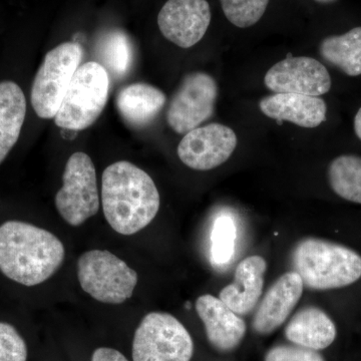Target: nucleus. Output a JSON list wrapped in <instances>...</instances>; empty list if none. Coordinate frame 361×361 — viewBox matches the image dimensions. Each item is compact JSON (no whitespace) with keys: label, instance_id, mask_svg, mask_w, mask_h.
<instances>
[{"label":"nucleus","instance_id":"obj_5","mask_svg":"<svg viewBox=\"0 0 361 361\" xmlns=\"http://www.w3.org/2000/svg\"><path fill=\"white\" fill-rule=\"evenodd\" d=\"M80 286L92 298L106 304H122L132 297L137 274L110 251L85 252L78 261Z\"/></svg>","mask_w":361,"mask_h":361},{"label":"nucleus","instance_id":"obj_21","mask_svg":"<svg viewBox=\"0 0 361 361\" xmlns=\"http://www.w3.org/2000/svg\"><path fill=\"white\" fill-rule=\"evenodd\" d=\"M330 187L344 200L361 204V157L342 155L329 168Z\"/></svg>","mask_w":361,"mask_h":361},{"label":"nucleus","instance_id":"obj_3","mask_svg":"<svg viewBox=\"0 0 361 361\" xmlns=\"http://www.w3.org/2000/svg\"><path fill=\"white\" fill-rule=\"evenodd\" d=\"M293 267L304 286L331 290L355 283L361 278V256L353 249L319 238H305L294 248Z\"/></svg>","mask_w":361,"mask_h":361},{"label":"nucleus","instance_id":"obj_4","mask_svg":"<svg viewBox=\"0 0 361 361\" xmlns=\"http://www.w3.org/2000/svg\"><path fill=\"white\" fill-rule=\"evenodd\" d=\"M110 77L101 63L80 66L66 90L54 123L70 130L87 129L96 123L108 102Z\"/></svg>","mask_w":361,"mask_h":361},{"label":"nucleus","instance_id":"obj_19","mask_svg":"<svg viewBox=\"0 0 361 361\" xmlns=\"http://www.w3.org/2000/svg\"><path fill=\"white\" fill-rule=\"evenodd\" d=\"M25 114L26 99L20 85L11 80L0 82V164L20 139Z\"/></svg>","mask_w":361,"mask_h":361},{"label":"nucleus","instance_id":"obj_26","mask_svg":"<svg viewBox=\"0 0 361 361\" xmlns=\"http://www.w3.org/2000/svg\"><path fill=\"white\" fill-rule=\"evenodd\" d=\"M265 361H325L318 351L302 346L278 345L266 353Z\"/></svg>","mask_w":361,"mask_h":361},{"label":"nucleus","instance_id":"obj_20","mask_svg":"<svg viewBox=\"0 0 361 361\" xmlns=\"http://www.w3.org/2000/svg\"><path fill=\"white\" fill-rule=\"evenodd\" d=\"M320 54L327 63L341 68L349 77L361 75V26L323 39Z\"/></svg>","mask_w":361,"mask_h":361},{"label":"nucleus","instance_id":"obj_24","mask_svg":"<svg viewBox=\"0 0 361 361\" xmlns=\"http://www.w3.org/2000/svg\"><path fill=\"white\" fill-rule=\"evenodd\" d=\"M270 0H221L227 20L240 28L256 25L267 9Z\"/></svg>","mask_w":361,"mask_h":361},{"label":"nucleus","instance_id":"obj_27","mask_svg":"<svg viewBox=\"0 0 361 361\" xmlns=\"http://www.w3.org/2000/svg\"><path fill=\"white\" fill-rule=\"evenodd\" d=\"M92 361H129L123 353L114 348H101L94 350Z\"/></svg>","mask_w":361,"mask_h":361},{"label":"nucleus","instance_id":"obj_2","mask_svg":"<svg viewBox=\"0 0 361 361\" xmlns=\"http://www.w3.org/2000/svg\"><path fill=\"white\" fill-rule=\"evenodd\" d=\"M61 240L42 228L20 221L0 226V271L16 283H44L65 260Z\"/></svg>","mask_w":361,"mask_h":361},{"label":"nucleus","instance_id":"obj_10","mask_svg":"<svg viewBox=\"0 0 361 361\" xmlns=\"http://www.w3.org/2000/svg\"><path fill=\"white\" fill-rule=\"evenodd\" d=\"M237 135L227 126L212 123L185 134L178 146V156L187 167L209 171L219 167L231 157Z\"/></svg>","mask_w":361,"mask_h":361},{"label":"nucleus","instance_id":"obj_6","mask_svg":"<svg viewBox=\"0 0 361 361\" xmlns=\"http://www.w3.org/2000/svg\"><path fill=\"white\" fill-rule=\"evenodd\" d=\"M193 353L189 331L169 313H149L135 330L134 361H191Z\"/></svg>","mask_w":361,"mask_h":361},{"label":"nucleus","instance_id":"obj_16","mask_svg":"<svg viewBox=\"0 0 361 361\" xmlns=\"http://www.w3.org/2000/svg\"><path fill=\"white\" fill-rule=\"evenodd\" d=\"M259 108L265 116L301 128H316L326 120L327 106L319 97L274 94L261 99Z\"/></svg>","mask_w":361,"mask_h":361},{"label":"nucleus","instance_id":"obj_13","mask_svg":"<svg viewBox=\"0 0 361 361\" xmlns=\"http://www.w3.org/2000/svg\"><path fill=\"white\" fill-rule=\"evenodd\" d=\"M304 284L300 275L287 272L268 289L252 322V327L261 336L272 334L281 326L302 296Z\"/></svg>","mask_w":361,"mask_h":361},{"label":"nucleus","instance_id":"obj_11","mask_svg":"<svg viewBox=\"0 0 361 361\" xmlns=\"http://www.w3.org/2000/svg\"><path fill=\"white\" fill-rule=\"evenodd\" d=\"M264 82L275 94L319 97L331 89V78L327 68L317 59L308 56L279 61L267 71Z\"/></svg>","mask_w":361,"mask_h":361},{"label":"nucleus","instance_id":"obj_14","mask_svg":"<svg viewBox=\"0 0 361 361\" xmlns=\"http://www.w3.org/2000/svg\"><path fill=\"white\" fill-rule=\"evenodd\" d=\"M196 310L214 348L230 353L238 348L246 334V323L220 298L210 294L202 295L197 299Z\"/></svg>","mask_w":361,"mask_h":361},{"label":"nucleus","instance_id":"obj_25","mask_svg":"<svg viewBox=\"0 0 361 361\" xmlns=\"http://www.w3.org/2000/svg\"><path fill=\"white\" fill-rule=\"evenodd\" d=\"M25 339L9 323L0 322V361H26Z\"/></svg>","mask_w":361,"mask_h":361},{"label":"nucleus","instance_id":"obj_1","mask_svg":"<svg viewBox=\"0 0 361 361\" xmlns=\"http://www.w3.org/2000/svg\"><path fill=\"white\" fill-rule=\"evenodd\" d=\"M104 217L116 233L134 235L146 228L160 209V194L144 170L127 161L109 166L102 178Z\"/></svg>","mask_w":361,"mask_h":361},{"label":"nucleus","instance_id":"obj_9","mask_svg":"<svg viewBox=\"0 0 361 361\" xmlns=\"http://www.w3.org/2000/svg\"><path fill=\"white\" fill-rule=\"evenodd\" d=\"M217 97V84L211 75L189 73L169 104V126L180 135L200 127L213 116Z\"/></svg>","mask_w":361,"mask_h":361},{"label":"nucleus","instance_id":"obj_7","mask_svg":"<svg viewBox=\"0 0 361 361\" xmlns=\"http://www.w3.org/2000/svg\"><path fill=\"white\" fill-rule=\"evenodd\" d=\"M82 59V49L77 42H63L47 52L33 80L30 96L39 118L56 116Z\"/></svg>","mask_w":361,"mask_h":361},{"label":"nucleus","instance_id":"obj_23","mask_svg":"<svg viewBox=\"0 0 361 361\" xmlns=\"http://www.w3.org/2000/svg\"><path fill=\"white\" fill-rule=\"evenodd\" d=\"M211 254L215 264H227L231 260L236 241V225L229 215L220 216L214 223Z\"/></svg>","mask_w":361,"mask_h":361},{"label":"nucleus","instance_id":"obj_15","mask_svg":"<svg viewBox=\"0 0 361 361\" xmlns=\"http://www.w3.org/2000/svg\"><path fill=\"white\" fill-rule=\"evenodd\" d=\"M267 263L261 256L243 259L235 270V279L221 290L219 298L238 315L254 310L262 295Z\"/></svg>","mask_w":361,"mask_h":361},{"label":"nucleus","instance_id":"obj_8","mask_svg":"<svg viewBox=\"0 0 361 361\" xmlns=\"http://www.w3.org/2000/svg\"><path fill=\"white\" fill-rule=\"evenodd\" d=\"M63 187L56 196L59 213L68 224L80 226L99 212L101 200L92 159L82 152L68 159Z\"/></svg>","mask_w":361,"mask_h":361},{"label":"nucleus","instance_id":"obj_18","mask_svg":"<svg viewBox=\"0 0 361 361\" xmlns=\"http://www.w3.org/2000/svg\"><path fill=\"white\" fill-rule=\"evenodd\" d=\"M166 94L145 82L123 87L116 97V108L123 121L133 128H144L155 120L165 106Z\"/></svg>","mask_w":361,"mask_h":361},{"label":"nucleus","instance_id":"obj_29","mask_svg":"<svg viewBox=\"0 0 361 361\" xmlns=\"http://www.w3.org/2000/svg\"><path fill=\"white\" fill-rule=\"evenodd\" d=\"M316 1L322 2V4H329V2L334 1V0H316Z\"/></svg>","mask_w":361,"mask_h":361},{"label":"nucleus","instance_id":"obj_28","mask_svg":"<svg viewBox=\"0 0 361 361\" xmlns=\"http://www.w3.org/2000/svg\"><path fill=\"white\" fill-rule=\"evenodd\" d=\"M355 132L361 141V108L358 110L355 118Z\"/></svg>","mask_w":361,"mask_h":361},{"label":"nucleus","instance_id":"obj_17","mask_svg":"<svg viewBox=\"0 0 361 361\" xmlns=\"http://www.w3.org/2000/svg\"><path fill=\"white\" fill-rule=\"evenodd\" d=\"M336 334L331 318L314 306L299 310L285 329V336L292 343L316 351L329 348Z\"/></svg>","mask_w":361,"mask_h":361},{"label":"nucleus","instance_id":"obj_22","mask_svg":"<svg viewBox=\"0 0 361 361\" xmlns=\"http://www.w3.org/2000/svg\"><path fill=\"white\" fill-rule=\"evenodd\" d=\"M97 54L104 68L115 77H123L129 73L133 63V47L129 37L122 30L104 33L97 42Z\"/></svg>","mask_w":361,"mask_h":361},{"label":"nucleus","instance_id":"obj_12","mask_svg":"<svg viewBox=\"0 0 361 361\" xmlns=\"http://www.w3.org/2000/svg\"><path fill=\"white\" fill-rule=\"evenodd\" d=\"M210 23L211 9L207 0H168L158 16L161 35L182 49L198 44Z\"/></svg>","mask_w":361,"mask_h":361}]
</instances>
